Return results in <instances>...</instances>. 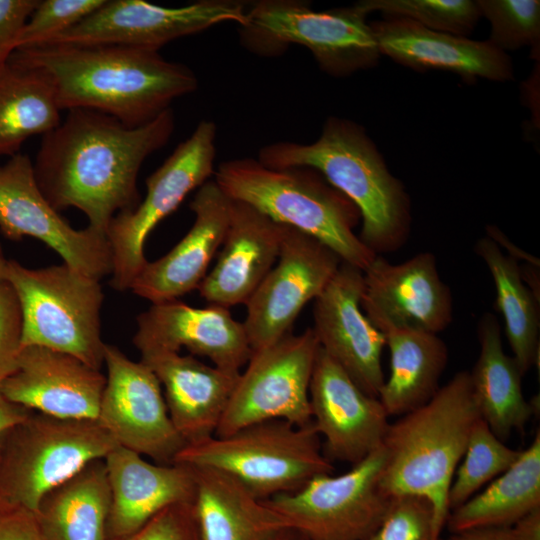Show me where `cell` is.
<instances>
[{
  "label": "cell",
  "mask_w": 540,
  "mask_h": 540,
  "mask_svg": "<svg viewBox=\"0 0 540 540\" xmlns=\"http://www.w3.org/2000/svg\"><path fill=\"white\" fill-rule=\"evenodd\" d=\"M520 273L523 282L532 291V293L539 299V266L525 263L520 266Z\"/></svg>",
  "instance_id": "cell-47"
},
{
  "label": "cell",
  "mask_w": 540,
  "mask_h": 540,
  "mask_svg": "<svg viewBox=\"0 0 540 540\" xmlns=\"http://www.w3.org/2000/svg\"><path fill=\"white\" fill-rule=\"evenodd\" d=\"M117 540H202L193 502L173 504L130 536Z\"/></svg>",
  "instance_id": "cell-39"
},
{
  "label": "cell",
  "mask_w": 540,
  "mask_h": 540,
  "mask_svg": "<svg viewBox=\"0 0 540 540\" xmlns=\"http://www.w3.org/2000/svg\"><path fill=\"white\" fill-rule=\"evenodd\" d=\"M476 3L481 16L491 25L489 43L503 52L529 46L531 56L539 59L540 1L480 0Z\"/></svg>",
  "instance_id": "cell-36"
},
{
  "label": "cell",
  "mask_w": 540,
  "mask_h": 540,
  "mask_svg": "<svg viewBox=\"0 0 540 540\" xmlns=\"http://www.w3.org/2000/svg\"><path fill=\"white\" fill-rule=\"evenodd\" d=\"M174 127L171 108L139 127L93 110H68L42 135L32 162L35 180L54 209L77 208L87 216L89 227L106 235L118 213L139 204V170L167 144Z\"/></svg>",
  "instance_id": "cell-1"
},
{
  "label": "cell",
  "mask_w": 540,
  "mask_h": 540,
  "mask_svg": "<svg viewBox=\"0 0 540 540\" xmlns=\"http://www.w3.org/2000/svg\"><path fill=\"white\" fill-rule=\"evenodd\" d=\"M341 263L328 246L286 226L276 263L245 303L243 326L252 352L292 333L301 310L323 292Z\"/></svg>",
  "instance_id": "cell-14"
},
{
  "label": "cell",
  "mask_w": 540,
  "mask_h": 540,
  "mask_svg": "<svg viewBox=\"0 0 540 540\" xmlns=\"http://www.w3.org/2000/svg\"><path fill=\"white\" fill-rule=\"evenodd\" d=\"M0 231L12 240L39 239L66 265L92 278L112 274L106 235L89 226L77 230L61 217L41 192L26 154L17 153L0 165Z\"/></svg>",
  "instance_id": "cell-16"
},
{
  "label": "cell",
  "mask_w": 540,
  "mask_h": 540,
  "mask_svg": "<svg viewBox=\"0 0 540 540\" xmlns=\"http://www.w3.org/2000/svg\"><path fill=\"white\" fill-rule=\"evenodd\" d=\"M110 506L105 462L97 459L49 490L34 514L46 540H108Z\"/></svg>",
  "instance_id": "cell-30"
},
{
  "label": "cell",
  "mask_w": 540,
  "mask_h": 540,
  "mask_svg": "<svg viewBox=\"0 0 540 540\" xmlns=\"http://www.w3.org/2000/svg\"><path fill=\"white\" fill-rule=\"evenodd\" d=\"M486 231L487 236L490 237L500 248L503 247L506 249L508 256L512 257L518 262L521 260L525 263L540 267L539 259L515 246L497 227L489 225L487 226Z\"/></svg>",
  "instance_id": "cell-46"
},
{
  "label": "cell",
  "mask_w": 540,
  "mask_h": 540,
  "mask_svg": "<svg viewBox=\"0 0 540 540\" xmlns=\"http://www.w3.org/2000/svg\"><path fill=\"white\" fill-rule=\"evenodd\" d=\"M474 250L492 276L507 340L525 375L539 359L540 299L523 282L519 262L504 254L490 237L478 239Z\"/></svg>",
  "instance_id": "cell-33"
},
{
  "label": "cell",
  "mask_w": 540,
  "mask_h": 540,
  "mask_svg": "<svg viewBox=\"0 0 540 540\" xmlns=\"http://www.w3.org/2000/svg\"><path fill=\"white\" fill-rule=\"evenodd\" d=\"M433 508L418 495H401L394 501L376 531L366 540H432Z\"/></svg>",
  "instance_id": "cell-38"
},
{
  "label": "cell",
  "mask_w": 540,
  "mask_h": 540,
  "mask_svg": "<svg viewBox=\"0 0 540 540\" xmlns=\"http://www.w3.org/2000/svg\"><path fill=\"white\" fill-rule=\"evenodd\" d=\"M39 0H0V67L16 50L17 40Z\"/></svg>",
  "instance_id": "cell-41"
},
{
  "label": "cell",
  "mask_w": 540,
  "mask_h": 540,
  "mask_svg": "<svg viewBox=\"0 0 540 540\" xmlns=\"http://www.w3.org/2000/svg\"><path fill=\"white\" fill-rule=\"evenodd\" d=\"M241 26L245 47L261 55H277L290 44L306 47L321 70L346 77L377 65L380 51L367 13L356 3L314 11L304 1L262 0L247 8Z\"/></svg>",
  "instance_id": "cell-9"
},
{
  "label": "cell",
  "mask_w": 540,
  "mask_h": 540,
  "mask_svg": "<svg viewBox=\"0 0 540 540\" xmlns=\"http://www.w3.org/2000/svg\"><path fill=\"white\" fill-rule=\"evenodd\" d=\"M116 446L97 420L33 411L0 437V497L35 513L49 490Z\"/></svg>",
  "instance_id": "cell-8"
},
{
  "label": "cell",
  "mask_w": 540,
  "mask_h": 540,
  "mask_svg": "<svg viewBox=\"0 0 540 540\" xmlns=\"http://www.w3.org/2000/svg\"><path fill=\"white\" fill-rule=\"evenodd\" d=\"M520 454L521 450L506 446L480 417L471 430L463 461L458 465L450 486V511L510 468Z\"/></svg>",
  "instance_id": "cell-34"
},
{
  "label": "cell",
  "mask_w": 540,
  "mask_h": 540,
  "mask_svg": "<svg viewBox=\"0 0 540 540\" xmlns=\"http://www.w3.org/2000/svg\"><path fill=\"white\" fill-rule=\"evenodd\" d=\"M0 540H46L34 512L0 497Z\"/></svg>",
  "instance_id": "cell-42"
},
{
  "label": "cell",
  "mask_w": 540,
  "mask_h": 540,
  "mask_svg": "<svg viewBox=\"0 0 540 540\" xmlns=\"http://www.w3.org/2000/svg\"><path fill=\"white\" fill-rule=\"evenodd\" d=\"M540 507V432L517 461L481 492L451 510L445 527L450 533L472 528L513 525Z\"/></svg>",
  "instance_id": "cell-31"
},
{
  "label": "cell",
  "mask_w": 540,
  "mask_h": 540,
  "mask_svg": "<svg viewBox=\"0 0 540 540\" xmlns=\"http://www.w3.org/2000/svg\"><path fill=\"white\" fill-rule=\"evenodd\" d=\"M363 271L342 262L314 300L312 328L320 348L366 394L379 397L385 378L381 357L384 335L361 307Z\"/></svg>",
  "instance_id": "cell-17"
},
{
  "label": "cell",
  "mask_w": 540,
  "mask_h": 540,
  "mask_svg": "<svg viewBox=\"0 0 540 540\" xmlns=\"http://www.w3.org/2000/svg\"><path fill=\"white\" fill-rule=\"evenodd\" d=\"M105 384L100 370L70 354L26 346L0 393L10 402L39 413L96 420Z\"/></svg>",
  "instance_id": "cell-20"
},
{
  "label": "cell",
  "mask_w": 540,
  "mask_h": 540,
  "mask_svg": "<svg viewBox=\"0 0 540 540\" xmlns=\"http://www.w3.org/2000/svg\"><path fill=\"white\" fill-rule=\"evenodd\" d=\"M257 160L271 169L308 167L319 172L358 208V236L376 255L406 243L412 220L409 195L359 124L329 117L316 141H278L262 147Z\"/></svg>",
  "instance_id": "cell-3"
},
{
  "label": "cell",
  "mask_w": 540,
  "mask_h": 540,
  "mask_svg": "<svg viewBox=\"0 0 540 540\" xmlns=\"http://www.w3.org/2000/svg\"><path fill=\"white\" fill-rule=\"evenodd\" d=\"M440 540H515L510 526H491L472 528L456 533H451L446 539Z\"/></svg>",
  "instance_id": "cell-43"
},
{
  "label": "cell",
  "mask_w": 540,
  "mask_h": 540,
  "mask_svg": "<svg viewBox=\"0 0 540 540\" xmlns=\"http://www.w3.org/2000/svg\"><path fill=\"white\" fill-rule=\"evenodd\" d=\"M104 365L107 376L97 422L119 446L155 463L173 464L187 444L170 419L155 374L110 344H105Z\"/></svg>",
  "instance_id": "cell-15"
},
{
  "label": "cell",
  "mask_w": 540,
  "mask_h": 540,
  "mask_svg": "<svg viewBox=\"0 0 540 540\" xmlns=\"http://www.w3.org/2000/svg\"><path fill=\"white\" fill-rule=\"evenodd\" d=\"M246 12V5L235 0H200L174 8L143 0H105L80 22L38 46L115 44L158 51L172 40L220 23L244 26Z\"/></svg>",
  "instance_id": "cell-13"
},
{
  "label": "cell",
  "mask_w": 540,
  "mask_h": 540,
  "mask_svg": "<svg viewBox=\"0 0 540 540\" xmlns=\"http://www.w3.org/2000/svg\"><path fill=\"white\" fill-rule=\"evenodd\" d=\"M141 354L163 387L170 419L187 445L213 436L240 372L207 365L192 355L150 351Z\"/></svg>",
  "instance_id": "cell-25"
},
{
  "label": "cell",
  "mask_w": 540,
  "mask_h": 540,
  "mask_svg": "<svg viewBox=\"0 0 540 540\" xmlns=\"http://www.w3.org/2000/svg\"><path fill=\"white\" fill-rule=\"evenodd\" d=\"M214 180L230 199L316 238L361 271L377 256L354 231L361 221L358 208L314 169H271L239 158L220 163Z\"/></svg>",
  "instance_id": "cell-5"
},
{
  "label": "cell",
  "mask_w": 540,
  "mask_h": 540,
  "mask_svg": "<svg viewBox=\"0 0 540 540\" xmlns=\"http://www.w3.org/2000/svg\"><path fill=\"white\" fill-rule=\"evenodd\" d=\"M5 281L20 306L22 347H45L102 368L106 343L101 334L100 280L65 263L31 269L8 260Z\"/></svg>",
  "instance_id": "cell-7"
},
{
  "label": "cell",
  "mask_w": 540,
  "mask_h": 540,
  "mask_svg": "<svg viewBox=\"0 0 540 540\" xmlns=\"http://www.w3.org/2000/svg\"><path fill=\"white\" fill-rule=\"evenodd\" d=\"M385 461L382 445L346 473L316 476L295 492L264 501L309 540H366L395 498L381 484Z\"/></svg>",
  "instance_id": "cell-10"
},
{
  "label": "cell",
  "mask_w": 540,
  "mask_h": 540,
  "mask_svg": "<svg viewBox=\"0 0 540 540\" xmlns=\"http://www.w3.org/2000/svg\"><path fill=\"white\" fill-rule=\"evenodd\" d=\"M381 54L416 69L450 71L463 79H513L510 57L488 41L439 32L404 18L371 22Z\"/></svg>",
  "instance_id": "cell-26"
},
{
  "label": "cell",
  "mask_w": 540,
  "mask_h": 540,
  "mask_svg": "<svg viewBox=\"0 0 540 540\" xmlns=\"http://www.w3.org/2000/svg\"><path fill=\"white\" fill-rule=\"evenodd\" d=\"M8 260L3 254V250L0 245V284L5 282L6 270H7Z\"/></svg>",
  "instance_id": "cell-49"
},
{
  "label": "cell",
  "mask_w": 540,
  "mask_h": 540,
  "mask_svg": "<svg viewBox=\"0 0 540 540\" xmlns=\"http://www.w3.org/2000/svg\"><path fill=\"white\" fill-rule=\"evenodd\" d=\"M312 423L325 456L352 466L383 445L388 414L319 346L309 387Z\"/></svg>",
  "instance_id": "cell-18"
},
{
  "label": "cell",
  "mask_w": 540,
  "mask_h": 540,
  "mask_svg": "<svg viewBox=\"0 0 540 540\" xmlns=\"http://www.w3.org/2000/svg\"><path fill=\"white\" fill-rule=\"evenodd\" d=\"M105 0H43L30 15L16 50L41 45L97 10Z\"/></svg>",
  "instance_id": "cell-37"
},
{
  "label": "cell",
  "mask_w": 540,
  "mask_h": 540,
  "mask_svg": "<svg viewBox=\"0 0 540 540\" xmlns=\"http://www.w3.org/2000/svg\"><path fill=\"white\" fill-rule=\"evenodd\" d=\"M357 4L367 14L379 11L459 36L469 34L481 16L476 1L471 0H362Z\"/></svg>",
  "instance_id": "cell-35"
},
{
  "label": "cell",
  "mask_w": 540,
  "mask_h": 540,
  "mask_svg": "<svg viewBox=\"0 0 540 540\" xmlns=\"http://www.w3.org/2000/svg\"><path fill=\"white\" fill-rule=\"evenodd\" d=\"M22 318L12 287L0 284V386L17 369L22 350Z\"/></svg>",
  "instance_id": "cell-40"
},
{
  "label": "cell",
  "mask_w": 540,
  "mask_h": 540,
  "mask_svg": "<svg viewBox=\"0 0 540 540\" xmlns=\"http://www.w3.org/2000/svg\"><path fill=\"white\" fill-rule=\"evenodd\" d=\"M133 343L140 353L186 348L214 366L234 372H240L252 355L243 323L229 309L197 308L178 300L154 303L142 312Z\"/></svg>",
  "instance_id": "cell-19"
},
{
  "label": "cell",
  "mask_w": 540,
  "mask_h": 540,
  "mask_svg": "<svg viewBox=\"0 0 540 540\" xmlns=\"http://www.w3.org/2000/svg\"><path fill=\"white\" fill-rule=\"evenodd\" d=\"M363 281V310L435 334L452 321L451 291L431 252H421L399 264L377 255L363 271Z\"/></svg>",
  "instance_id": "cell-22"
},
{
  "label": "cell",
  "mask_w": 540,
  "mask_h": 540,
  "mask_svg": "<svg viewBox=\"0 0 540 540\" xmlns=\"http://www.w3.org/2000/svg\"><path fill=\"white\" fill-rule=\"evenodd\" d=\"M190 467L195 479L193 506L202 540H268L288 527L265 501L231 475L209 467Z\"/></svg>",
  "instance_id": "cell-29"
},
{
  "label": "cell",
  "mask_w": 540,
  "mask_h": 540,
  "mask_svg": "<svg viewBox=\"0 0 540 540\" xmlns=\"http://www.w3.org/2000/svg\"><path fill=\"white\" fill-rule=\"evenodd\" d=\"M515 540H540V507H537L510 526Z\"/></svg>",
  "instance_id": "cell-44"
},
{
  "label": "cell",
  "mask_w": 540,
  "mask_h": 540,
  "mask_svg": "<svg viewBox=\"0 0 540 540\" xmlns=\"http://www.w3.org/2000/svg\"><path fill=\"white\" fill-rule=\"evenodd\" d=\"M216 134L214 122H199L192 134L146 179L144 199L133 210L118 213L109 223L106 237L112 250L114 289H130L147 263L144 245L151 231L214 174Z\"/></svg>",
  "instance_id": "cell-11"
},
{
  "label": "cell",
  "mask_w": 540,
  "mask_h": 540,
  "mask_svg": "<svg viewBox=\"0 0 540 540\" xmlns=\"http://www.w3.org/2000/svg\"><path fill=\"white\" fill-rule=\"evenodd\" d=\"M174 463L223 471L263 501L295 492L314 477L334 470L313 423L296 426L280 419L186 445Z\"/></svg>",
  "instance_id": "cell-6"
},
{
  "label": "cell",
  "mask_w": 540,
  "mask_h": 540,
  "mask_svg": "<svg viewBox=\"0 0 540 540\" xmlns=\"http://www.w3.org/2000/svg\"><path fill=\"white\" fill-rule=\"evenodd\" d=\"M60 112L42 71L10 59L0 67V156L19 153L28 138L55 128Z\"/></svg>",
  "instance_id": "cell-32"
},
{
  "label": "cell",
  "mask_w": 540,
  "mask_h": 540,
  "mask_svg": "<svg viewBox=\"0 0 540 540\" xmlns=\"http://www.w3.org/2000/svg\"><path fill=\"white\" fill-rule=\"evenodd\" d=\"M33 411L7 400L0 393V437L10 428L24 421Z\"/></svg>",
  "instance_id": "cell-45"
},
{
  "label": "cell",
  "mask_w": 540,
  "mask_h": 540,
  "mask_svg": "<svg viewBox=\"0 0 540 540\" xmlns=\"http://www.w3.org/2000/svg\"><path fill=\"white\" fill-rule=\"evenodd\" d=\"M285 227L232 200L222 250L197 289L201 297L209 305L227 309L245 304L276 263Z\"/></svg>",
  "instance_id": "cell-24"
},
{
  "label": "cell",
  "mask_w": 540,
  "mask_h": 540,
  "mask_svg": "<svg viewBox=\"0 0 540 540\" xmlns=\"http://www.w3.org/2000/svg\"><path fill=\"white\" fill-rule=\"evenodd\" d=\"M231 202L215 180L200 186L189 205L195 215L190 230L164 256L147 261L130 290L154 304L177 300L198 289L224 241Z\"/></svg>",
  "instance_id": "cell-21"
},
{
  "label": "cell",
  "mask_w": 540,
  "mask_h": 540,
  "mask_svg": "<svg viewBox=\"0 0 540 540\" xmlns=\"http://www.w3.org/2000/svg\"><path fill=\"white\" fill-rule=\"evenodd\" d=\"M9 59L42 71L61 111L93 110L128 127L151 122L198 87L189 67L133 46L43 45L17 49Z\"/></svg>",
  "instance_id": "cell-2"
},
{
  "label": "cell",
  "mask_w": 540,
  "mask_h": 540,
  "mask_svg": "<svg viewBox=\"0 0 540 540\" xmlns=\"http://www.w3.org/2000/svg\"><path fill=\"white\" fill-rule=\"evenodd\" d=\"M103 460L111 493L108 540L132 535L173 504L194 502L195 479L189 465L152 463L119 445Z\"/></svg>",
  "instance_id": "cell-23"
},
{
  "label": "cell",
  "mask_w": 540,
  "mask_h": 540,
  "mask_svg": "<svg viewBox=\"0 0 540 540\" xmlns=\"http://www.w3.org/2000/svg\"><path fill=\"white\" fill-rule=\"evenodd\" d=\"M363 312L384 335L390 352V373L378 397L386 413L402 416L423 406L440 388L449 358L445 342L438 334L394 322L376 311Z\"/></svg>",
  "instance_id": "cell-27"
},
{
  "label": "cell",
  "mask_w": 540,
  "mask_h": 540,
  "mask_svg": "<svg viewBox=\"0 0 540 540\" xmlns=\"http://www.w3.org/2000/svg\"><path fill=\"white\" fill-rule=\"evenodd\" d=\"M319 344L312 328L252 352L215 436L273 419L312 423L309 387Z\"/></svg>",
  "instance_id": "cell-12"
},
{
  "label": "cell",
  "mask_w": 540,
  "mask_h": 540,
  "mask_svg": "<svg viewBox=\"0 0 540 540\" xmlns=\"http://www.w3.org/2000/svg\"><path fill=\"white\" fill-rule=\"evenodd\" d=\"M479 356L469 372L470 383L480 417L503 442L515 430H523L536 412L535 404L525 399L523 373L513 356L505 353L501 327L490 312L478 322Z\"/></svg>",
  "instance_id": "cell-28"
},
{
  "label": "cell",
  "mask_w": 540,
  "mask_h": 540,
  "mask_svg": "<svg viewBox=\"0 0 540 540\" xmlns=\"http://www.w3.org/2000/svg\"><path fill=\"white\" fill-rule=\"evenodd\" d=\"M268 540H309L303 533L292 527H284L273 533Z\"/></svg>",
  "instance_id": "cell-48"
},
{
  "label": "cell",
  "mask_w": 540,
  "mask_h": 540,
  "mask_svg": "<svg viewBox=\"0 0 540 540\" xmlns=\"http://www.w3.org/2000/svg\"><path fill=\"white\" fill-rule=\"evenodd\" d=\"M480 414L468 371H460L423 406L389 425L383 446V489L392 497L418 495L433 508L432 540L450 513L448 494Z\"/></svg>",
  "instance_id": "cell-4"
}]
</instances>
